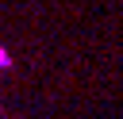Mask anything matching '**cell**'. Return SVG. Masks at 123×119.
Returning <instances> with one entry per match:
<instances>
[{"mask_svg": "<svg viewBox=\"0 0 123 119\" xmlns=\"http://www.w3.org/2000/svg\"><path fill=\"white\" fill-rule=\"evenodd\" d=\"M0 65H8V54H4V50H0Z\"/></svg>", "mask_w": 123, "mask_h": 119, "instance_id": "obj_1", "label": "cell"}]
</instances>
